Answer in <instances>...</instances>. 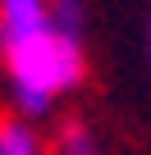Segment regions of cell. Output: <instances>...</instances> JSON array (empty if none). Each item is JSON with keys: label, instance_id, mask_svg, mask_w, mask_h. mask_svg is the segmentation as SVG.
Wrapping results in <instances>:
<instances>
[{"label": "cell", "instance_id": "5b68a950", "mask_svg": "<svg viewBox=\"0 0 151 155\" xmlns=\"http://www.w3.org/2000/svg\"><path fill=\"white\" fill-rule=\"evenodd\" d=\"M146 46H151V32H146Z\"/></svg>", "mask_w": 151, "mask_h": 155}, {"label": "cell", "instance_id": "7a4b0ae2", "mask_svg": "<svg viewBox=\"0 0 151 155\" xmlns=\"http://www.w3.org/2000/svg\"><path fill=\"white\" fill-rule=\"evenodd\" d=\"M55 28L50 23V0H0V50Z\"/></svg>", "mask_w": 151, "mask_h": 155}, {"label": "cell", "instance_id": "277c9868", "mask_svg": "<svg viewBox=\"0 0 151 155\" xmlns=\"http://www.w3.org/2000/svg\"><path fill=\"white\" fill-rule=\"evenodd\" d=\"M50 23L69 37H78L83 28V0H50Z\"/></svg>", "mask_w": 151, "mask_h": 155}, {"label": "cell", "instance_id": "6da1fadb", "mask_svg": "<svg viewBox=\"0 0 151 155\" xmlns=\"http://www.w3.org/2000/svg\"><path fill=\"white\" fill-rule=\"evenodd\" d=\"M5 64H9V91L14 105L28 119H41L50 110V101L60 91H69L83 78V50L78 37H69L60 28H46L37 37H23L14 46H5Z\"/></svg>", "mask_w": 151, "mask_h": 155}, {"label": "cell", "instance_id": "3957f363", "mask_svg": "<svg viewBox=\"0 0 151 155\" xmlns=\"http://www.w3.org/2000/svg\"><path fill=\"white\" fill-rule=\"evenodd\" d=\"M0 155H41V141L28 123H0Z\"/></svg>", "mask_w": 151, "mask_h": 155}]
</instances>
